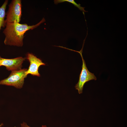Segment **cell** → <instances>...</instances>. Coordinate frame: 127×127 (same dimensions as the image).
<instances>
[{
  "mask_svg": "<svg viewBox=\"0 0 127 127\" xmlns=\"http://www.w3.org/2000/svg\"><path fill=\"white\" fill-rule=\"evenodd\" d=\"M3 125V123H2L0 124V127H1Z\"/></svg>",
  "mask_w": 127,
  "mask_h": 127,
  "instance_id": "obj_10",
  "label": "cell"
},
{
  "mask_svg": "<svg viewBox=\"0 0 127 127\" xmlns=\"http://www.w3.org/2000/svg\"><path fill=\"white\" fill-rule=\"evenodd\" d=\"M66 1L72 4L75 6L77 7L80 11H83V12H87L84 10V7H81L80 4H77L74 0H55L54 1V3L56 4Z\"/></svg>",
  "mask_w": 127,
  "mask_h": 127,
  "instance_id": "obj_8",
  "label": "cell"
},
{
  "mask_svg": "<svg viewBox=\"0 0 127 127\" xmlns=\"http://www.w3.org/2000/svg\"><path fill=\"white\" fill-rule=\"evenodd\" d=\"M26 58L30 63L29 68L26 72V75L30 74L33 76H40V74L38 72L39 68L41 66L45 65V64L43 63L41 59L38 58L32 53H28Z\"/></svg>",
  "mask_w": 127,
  "mask_h": 127,
  "instance_id": "obj_5",
  "label": "cell"
},
{
  "mask_svg": "<svg viewBox=\"0 0 127 127\" xmlns=\"http://www.w3.org/2000/svg\"><path fill=\"white\" fill-rule=\"evenodd\" d=\"M21 0H12L8 5L5 20L6 23L13 22L19 23L22 15V4Z\"/></svg>",
  "mask_w": 127,
  "mask_h": 127,
  "instance_id": "obj_4",
  "label": "cell"
},
{
  "mask_svg": "<svg viewBox=\"0 0 127 127\" xmlns=\"http://www.w3.org/2000/svg\"><path fill=\"white\" fill-rule=\"evenodd\" d=\"M84 42V41L82 48L79 51L72 50L79 53L82 60V69L79 75V81L75 86L76 89L78 90V93L79 94L82 93L84 86L86 83L91 80H95L97 79L96 77L94 74L90 72L88 70L85 60L83 57L82 53Z\"/></svg>",
  "mask_w": 127,
  "mask_h": 127,
  "instance_id": "obj_3",
  "label": "cell"
},
{
  "mask_svg": "<svg viewBox=\"0 0 127 127\" xmlns=\"http://www.w3.org/2000/svg\"><path fill=\"white\" fill-rule=\"evenodd\" d=\"M45 21L43 18L39 23L35 25H28L26 24H20L16 22L6 23L3 33L5 36L4 41L5 45L22 47L25 33L28 31L33 30Z\"/></svg>",
  "mask_w": 127,
  "mask_h": 127,
  "instance_id": "obj_1",
  "label": "cell"
},
{
  "mask_svg": "<svg viewBox=\"0 0 127 127\" xmlns=\"http://www.w3.org/2000/svg\"><path fill=\"white\" fill-rule=\"evenodd\" d=\"M21 126V127H31L28 126L27 123L25 122H23L22 123L20 124ZM41 127H47L46 125H42Z\"/></svg>",
  "mask_w": 127,
  "mask_h": 127,
  "instance_id": "obj_9",
  "label": "cell"
},
{
  "mask_svg": "<svg viewBox=\"0 0 127 127\" xmlns=\"http://www.w3.org/2000/svg\"><path fill=\"white\" fill-rule=\"evenodd\" d=\"M8 2V0H5L0 7V32L2 27H5L4 18L6 15L5 10Z\"/></svg>",
  "mask_w": 127,
  "mask_h": 127,
  "instance_id": "obj_7",
  "label": "cell"
},
{
  "mask_svg": "<svg viewBox=\"0 0 127 127\" xmlns=\"http://www.w3.org/2000/svg\"><path fill=\"white\" fill-rule=\"evenodd\" d=\"M27 69L12 71L8 77L0 81V85L12 86L18 89L22 88L24 83L25 78L27 77Z\"/></svg>",
  "mask_w": 127,
  "mask_h": 127,
  "instance_id": "obj_2",
  "label": "cell"
},
{
  "mask_svg": "<svg viewBox=\"0 0 127 127\" xmlns=\"http://www.w3.org/2000/svg\"><path fill=\"white\" fill-rule=\"evenodd\" d=\"M26 58L19 57L12 59L2 58L0 56V67L5 66L8 71L19 70L21 69L22 64Z\"/></svg>",
  "mask_w": 127,
  "mask_h": 127,
  "instance_id": "obj_6",
  "label": "cell"
}]
</instances>
